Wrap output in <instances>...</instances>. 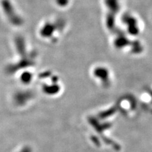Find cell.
Wrapping results in <instances>:
<instances>
[{"label":"cell","instance_id":"1","mask_svg":"<svg viewBox=\"0 0 152 152\" xmlns=\"http://www.w3.org/2000/svg\"><path fill=\"white\" fill-rule=\"evenodd\" d=\"M20 152H31V151L28 148H25L22 149L21 150V151H20Z\"/></svg>","mask_w":152,"mask_h":152}]
</instances>
